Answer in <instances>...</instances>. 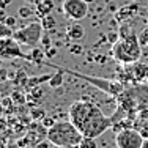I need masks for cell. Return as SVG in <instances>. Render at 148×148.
<instances>
[{"instance_id":"1","label":"cell","mask_w":148,"mask_h":148,"mask_svg":"<svg viewBox=\"0 0 148 148\" xmlns=\"http://www.w3.org/2000/svg\"><path fill=\"white\" fill-rule=\"evenodd\" d=\"M68 117L71 123L82 132L84 137L96 139L107 129L114 128V121L110 117H106L98 104L87 99L74 101L69 106Z\"/></svg>"},{"instance_id":"2","label":"cell","mask_w":148,"mask_h":148,"mask_svg":"<svg viewBox=\"0 0 148 148\" xmlns=\"http://www.w3.org/2000/svg\"><path fill=\"white\" fill-rule=\"evenodd\" d=\"M47 142L51 145L57 148H71V147H79L80 142L84 140V136L79 129L71 123V120L68 121H57L51 129H47L46 132Z\"/></svg>"},{"instance_id":"3","label":"cell","mask_w":148,"mask_h":148,"mask_svg":"<svg viewBox=\"0 0 148 148\" xmlns=\"http://www.w3.org/2000/svg\"><path fill=\"white\" fill-rule=\"evenodd\" d=\"M118 107H121L128 115H134L139 110L148 107V84L128 85L123 95L117 98Z\"/></svg>"},{"instance_id":"4","label":"cell","mask_w":148,"mask_h":148,"mask_svg":"<svg viewBox=\"0 0 148 148\" xmlns=\"http://www.w3.org/2000/svg\"><path fill=\"white\" fill-rule=\"evenodd\" d=\"M110 55L121 65H132L139 62L142 55V44L139 41V35L132 33L129 36L120 38L112 47Z\"/></svg>"},{"instance_id":"5","label":"cell","mask_w":148,"mask_h":148,"mask_svg":"<svg viewBox=\"0 0 148 148\" xmlns=\"http://www.w3.org/2000/svg\"><path fill=\"white\" fill-rule=\"evenodd\" d=\"M66 74H71L74 77H79V79L88 82L90 85H93L95 88L104 91L106 95L112 98H120L123 95V91L126 90V87L123 82H118V80H110V79H104V77H95V76H87V74H82V73H77V71H73V69H68V68H62Z\"/></svg>"},{"instance_id":"6","label":"cell","mask_w":148,"mask_h":148,"mask_svg":"<svg viewBox=\"0 0 148 148\" xmlns=\"http://www.w3.org/2000/svg\"><path fill=\"white\" fill-rule=\"evenodd\" d=\"M43 25L41 22H32L29 25L22 27L19 30H14L13 38L17 40L21 44L29 46V47H36L40 41L43 40Z\"/></svg>"},{"instance_id":"7","label":"cell","mask_w":148,"mask_h":148,"mask_svg":"<svg viewBox=\"0 0 148 148\" xmlns=\"http://www.w3.org/2000/svg\"><path fill=\"white\" fill-rule=\"evenodd\" d=\"M143 137L136 128H126L115 134V145L117 148H142Z\"/></svg>"},{"instance_id":"8","label":"cell","mask_w":148,"mask_h":148,"mask_svg":"<svg viewBox=\"0 0 148 148\" xmlns=\"http://www.w3.org/2000/svg\"><path fill=\"white\" fill-rule=\"evenodd\" d=\"M88 5L85 0H63L62 2V13L68 19L74 21H82L88 16Z\"/></svg>"},{"instance_id":"9","label":"cell","mask_w":148,"mask_h":148,"mask_svg":"<svg viewBox=\"0 0 148 148\" xmlns=\"http://www.w3.org/2000/svg\"><path fill=\"white\" fill-rule=\"evenodd\" d=\"M21 44L13 36L10 38H0V57L5 60L11 58H29V54H24Z\"/></svg>"},{"instance_id":"10","label":"cell","mask_w":148,"mask_h":148,"mask_svg":"<svg viewBox=\"0 0 148 148\" xmlns=\"http://www.w3.org/2000/svg\"><path fill=\"white\" fill-rule=\"evenodd\" d=\"M148 74V66L145 63H132L131 66H128V74H126V79L132 80V82H142L147 79Z\"/></svg>"},{"instance_id":"11","label":"cell","mask_w":148,"mask_h":148,"mask_svg":"<svg viewBox=\"0 0 148 148\" xmlns=\"http://www.w3.org/2000/svg\"><path fill=\"white\" fill-rule=\"evenodd\" d=\"M66 36H68V40L73 41V43H79V41L85 36V29H84L80 24L74 22L73 25H69L68 29H66Z\"/></svg>"},{"instance_id":"12","label":"cell","mask_w":148,"mask_h":148,"mask_svg":"<svg viewBox=\"0 0 148 148\" xmlns=\"http://www.w3.org/2000/svg\"><path fill=\"white\" fill-rule=\"evenodd\" d=\"M35 5H36V14L40 17L51 14L52 10H54V2L52 0H38Z\"/></svg>"},{"instance_id":"13","label":"cell","mask_w":148,"mask_h":148,"mask_svg":"<svg viewBox=\"0 0 148 148\" xmlns=\"http://www.w3.org/2000/svg\"><path fill=\"white\" fill-rule=\"evenodd\" d=\"M136 13H137V5L136 3H131V5H126V6H123L121 10H118V13H117V19L118 21H123L126 17H132V16H136Z\"/></svg>"},{"instance_id":"14","label":"cell","mask_w":148,"mask_h":148,"mask_svg":"<svg viewBox=\"0 0 148 148\" xmlns=\"http://www.w3.org/2000/svg\"><path fill=\"white\" fill-rule=\"evenodd\" d=\"M41 25H43L44 30H51V29H55L57 21H55V17L52 14H47V16L41 17Z\"/></svg>"},{"instance_id":"15","label":"cell","mask_w":148,"mask_h":148,"mask_svg":"<svg viewBox=\"0 0 148 148\" xmlns=\"http://www.w3.org/2000/svg\"><path fill=\"white\" fill-rule=\"evenodd\" d=\"M13 35H14V32H13L11 27L5 25V24L0 25V38H10V36H13Z\"/></svg>"},{"instance_id":"16","label":"cell","mask_w":148,"mask_h":148,"mask_svg":"<svg viewBox=\"0 0 148 148\" xmlns=\"http://www.w3.org/2000/svg\"><path fill=\"white\" fill-rule=\"evenodd\" d=\"M79 148H98L95 139H90V137H84V140L80 142Z\"/></svg>"},{"instance_id":"17","label":"cell","mask_w":148,"mask_h":148,"mask_svg":"<svg viewBox=\"0 0 148 148\" xmlns=\"http://www.w3.org/2000/svg\"><path fill=\"white\" fill-rule=\"evenodd\" d=\"M139 41H140V44H142V46H148V27H147V29H143L139 33Z\"/></svg>"},{"instance_id":"18","label":"cell","mask_w":148,"mask_h":148,"mask_svg":"<svg viewBox=\"0 0 148 148\" xmlns=\"http://www.w3.org/2000/svg\"><path fill=\"white\" fill-rule=\"evenodd\" d=\"M17 13H19V16L22 17V19H27V17L32 16V10L29 8V6H21Z\"/></svg>"},{"instance_id":"19","label":"cell","mask_w":148,"mask_h":148,"mask_svg":"<svg viewBox=\"0 0 148 148\" xmlns=\"http://www.w3.org/2000/svg\"><path fill=\"white\" fill-rule=\"evenodd\" d=\"M55 123H57V121H55V120L52 118V117H44V118H43V123H41V125H43V128H46V129H51L52 126L55 125Z\"/></svg>"},{"instance_id":"20","label":"cell","mask_w":148,"mask_h":148,"mask_svg":"<svg viewBox=\"0 0 148 148\" xmlns=\"http://www.w3.org/2000/svg\"><path fill=\"white\" fill-rule=\"evenodd\" d=\"M120 40V32H109L107 33V41L112 44H115Z\"/></svg>"},{"instance_id":"21","label":"cell","mask_w":148,"mask_h":148,"mask_svg":"<svg viewBox=\"0 0 148 148\" xmlns=\"http://www.w3.org/2000/svg\"><path fill=\"white\" fill-rule=\"evenodd\" d=\"M2 24H5V25H8V27H16V24H17V19H16V16H6L5 17V21H3Z\"/></svg>"},{"instance_id":"22","label":"cell","mask_w":148,"mask_h":148,"mask_svg":"<svg viewBox=\"0 0 148 148\" xmlns=\"http://www.w3.org/2000/svg\"><path fill=\"white\" fill-rule=\"evenodd\" d=\"M139 132L142 134L143 139H148V123H143V125L139 126Z\"/></svg>"},{"instance_id":"23","label":"cell","mask_w":148,"mask_h":148,"mask_svg":"<svg viewBox=\"0 0 148 148\" xmlns=\"http://www.w3.org/2000/svg\"><path fill=\"white\" fill-rule=\"evenodd\" d=\"M46 117V114H44V110H41V109H38V110H33L32 112V118H40V120H43Z\"/></svg>"},{"instance_id":"24","label":"cell","mask_w":148,"mask_h":148,"mask_svg":"<svg viewBox=\"0 0 148 148\" xmlns=\"http://www.w3.org/2000/svg\"><path fill=\"white\" fill-rule=\"evenodd\" d=\"M69 51H71V54H80V52H82V46L80 44H74V46H71V49H69Z\"/></svg>"},{"instance_id":"25","label":"cell","mask_w":148,"mask_h":148,"mask_svg":"<svg viewBox=\"0 0 148 148\" xmlns=\"http://www.w3.org/2000/svg\"><path fill=\"white\" fill-rule=\"evenodd\" d=\"M55 54H57V51H55V49L54 47H49V49H46V57H47V58H51V57H54V55Z\"/></svg>"},{"instance_id":"26","label":"cell","mask_w":148,"mask_h":148,"mask_svg":"<svg viewBox=\"0 0 148 148\" xmlns=\"http://www.w3.org/2000/svg\"><path fill=\"white\" fill-rule=\"evenodd\" d=\"M11 2H13V0H0V6H2V10H5Z\"/></svg>"},{"instance_id":"27","label":"cell","mask_w":148,"mask_h":148,"mask_svg":"<svg viewBox=\"0 0 148 148\" xmlns=\"http://www.w3.org/2000/svg\"><path fill=\"white\" fill-rule=\"evenodd\" d=\"M49 41H51V40H49L47 36H43V40H41V43H43V46L46 49H49Z\"/></svg>"},{"instance_id":"28","label":"cell","mask_w":148,"mask_h":148,"mask_svg":"<svg viewBox=\"0 0 148 148\" xmlns=\"http://www.w3.org/2000/svg\"><path fill=\"white\" fill-rule=\"evenodd\" d=\"M142 148H148V139L143 140V145H142Z\"/></svg>"},{"instance_id":"29","label":"cell","mask_w":148,"mask_h":148,"mask_svg":"<svg viewBox=\"0 0 148 148\" xmlns=\"http://www.w3.org/2000/svg\"><path fill=\"white\" fill-rule=\"evenodd\" d=\"M25 2H27V3H36L38 0H25Z\"/></svg>"},{"instance_id":"30","label":"cell","mask_w":148,"mask_h":148,"mask_svg":"<svg viewBox=\"0 0 148 148\" xmlns=\"http://www.w3.org/2000/svg\"><path fill=\"white\" fill-rule=\"evenodd\" d=\"M85 2H87V3H93V0H85Z\"/></svg>"},{"instance_id":"31","label":"cell","mask_w":148,"mask_h":148,"mask_svg":"<svg viewBox=\"0 0 148 148\" xmlns=\"http://www.w3.org/2000/svg\"><path fill=\"white\" fill-rule=\"evenodd\" d=\"M71 148H79V147H71Z\"/></svg>"},{"instance_id":"32","label":"cell","mask_w":148,"mask_h":148,"mask_svg":"<svg viewBox=\"0 0 148 148\" xmlns=\"http://www.w3.org/2000/svg\"><path fill=\"white\" fill-rule=\"evenodd\" d=\"M147 80H148V74H147Z\"/></svg>"}]
</instances>
